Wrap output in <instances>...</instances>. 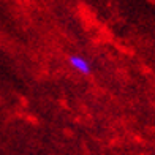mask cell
I'll use <instances>...</instances> for the list:
<instances>
[{
    "label": "cell",
    "instance_id": "6da1fadb",
    "mask_svg": "<svg viewBox=\"0 0 155 155\" xmlns=\"http://www.w3.org/2000/svg\"><path fill=\"white\" fill-rule=\"evenodd\" d=\"M68 63L76 73H79L82 76H90L94 73V63L92 60H89L87 57H84L81 54H71L68 55Z\"/></svg>",
    "mask_w": 155,
    "mask_h": 155
}]
</instances>
